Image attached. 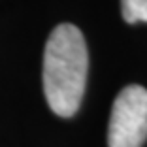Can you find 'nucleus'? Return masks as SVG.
I'll return each mask as SVG.
<instances>
[{
  "mask_svg": "<svg viewBox=\"0 0 147 147\" xmlns=\"http://www.w3.org/2000/svg\"><path fill=\"white\" fill-rule=\"evenodd\" d=\"M89 55L81 30L62 23L49 34L43 51V92L53 113L72 117L79 109L87 83Z\"/></svg>",
  "mask_w": 147,
  "mask_h": 147,
  "instance_id": "obj_1",
  "label": "nucleus"
},
{
  "mask_svg": "<svg viewBox=\"0 0 147 147\" xmlns=\"http://www.w3.org/2000/svg\"><path fill=\"white\" fill-rule=\"evenodd\" d=\"M147 138V89L125 87L111 108L108 128L109 147H142Z\"/></svg>",
  "mask_w": 147,
  "mask_h": 147,
  "instance_id": "obj_2",
  "label": "nucleus"
},
{
  "mask_svg": "<svg viewBox=\"0 0 147 147\" xmlns=\"http://www.w3.org/2000/svg\"><path fill=\"white\" fill-rule=\"evenodd\" d=\"M123 19L130 25L147 23V0H121Z\"/></svg>",
  "mask_w": 147,
  "mask_h": 147,
  "instance_id": "obj_3",
  "label": "nucleus"
}]
</instances>
